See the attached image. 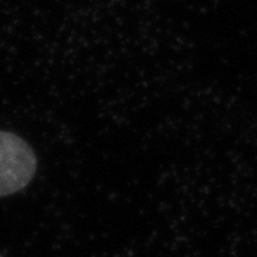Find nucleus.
Returning a JSON list of instances; mask_svg holds the SVG:
<instances>
[{
  "label": "nucleus",
  "instance_id": "f257e3e1",
  "mask_svg": "<svg viewBox=\"0 0 257 257\" xmlns=\"http://www.w3.org/2000/svg\"><path fill=\"white\" fill-rule=\"evenodd\" d=\"M37 159L26 140L0 130V197L23 190L35 177Z\"/></svg>",
  "mask_w": 257,
  "mask_h": 257
}]
</instances>
